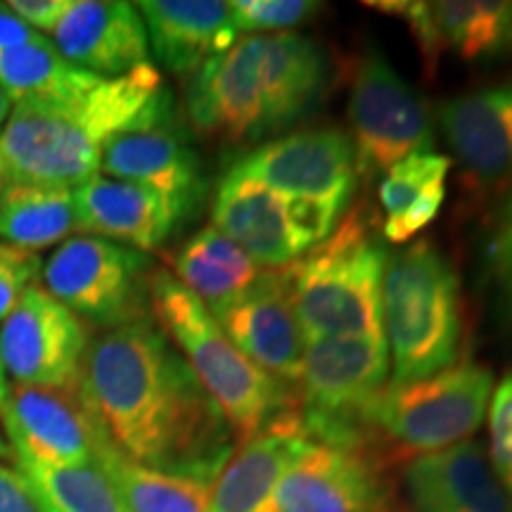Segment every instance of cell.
Segmentation results:
<instances>
[{"instance_id":"cell-11","label":"cell","mask_w":512,"mask_h":512,"mask_svg":"<svg viewBox=\"0 0 512 512\" xmlns=\"http://www.w3.org/2000/svg\"><path fill=\"white\" fill-rule=\"evenodd\" d=\"M88 342L83 320L36 283L0 323V363L12 384L79 387Z\"/></svg>"},{"instance_id":"cell-13","label":"cell","mask_w":512,"mask_h":512,"mask_svg":"<svg viewBox=\"0 0 512 512\" xmlns=\"http://www.w3.org/2000/svg\"><path fill=\"white\" fill-rule=\"evenodd\" d=\"M278 512H392V491L370 446L306 441L275 491Z\"/></svg>"},{"instance_id":"cell-2","label":"cell","mask_w":512,"mask_h":512,"mask_svg":"<svg viewBox=\"0 0 512 512\" xmlns=\"http://www.w3.org/2000/svg\"><path fill=\"white\" fill-rule=\"evenodd\" d=\"M169 119L174 95L150 62L74 98L12 105L0 128L5 185L79 188L98 176L112 140Z\"/></svg>"},{"instance_id":"cell-26","label":"cell","mask_w":512,"mask_h":512,"mask_svg":"<svg viewBox=\"0 0 512 512\" xmlns=\"http://www.w3.org/2000/svg\"><path fill=\"white\" fill-rule=\"evenodd\" d=\"M79 230L74 190L60 185H5L0 192V242L41 252Z\"/></svg>"},{"instance_id":"cell-6","label":"cell","mask_w":512,"mask_h":512,"mask_svg":"<svg viewBox=\"0 0 512 512\" xmlns=\"http://www.w3.org/2000/svg\"><path fill=\"white\" fill-rule=\"evenodd\" d=\"M384 335H337L304 339L297 418L309 441L370 446V408L389 377Z\"/></svg>"},{"instance_id":"cell-4","label":"cell","mask_w":512,"mask_h":512,"mask_svg":"<svg viewBox=\"0 0 512 512\" xmlns=\"http://www.w3.org/2000/svg\"><path fill=\"white\" fill-rule=\"evenodd\" d=\"M382 238L366 209L349 211L323 242L285 268L304 339L384 335Z\"/></svg>"},{"instance_id":"cell-40","label":"cell","mask_w":512,"mask_h":512,"mask_svg":"<svg viewBox=\"0 0 512 512\" xmlns=\"http://www.w3.org/2000/svg\"><path fill=\"white\" fill-rule=\"evenodd\" d=\"M8 396H10V382H8V375H5L3 363H0V413H3L5 403H8Z\"/></svg>"},{"instance_id":"cell-42","label":"cell","mask_w":512,"mask_h":512,"mask_svg":"<svg viewBox=\"0 0 512 512\" xmlns=\"http://www.w3.org/2000/svg\"><path fill=\"white\" fill-rule=\"evenodd\" d=\"M10 456H12V448H10L8 441L3 439V434H0V460H5V458H10Z\"/></svg>"},{"instance_id":"cell-12","label":"cell","mask_w":512,"mask_h":512,"mask_svg":"<svg viewBox=\"0 0 512 512\" xmlns=\"http://www.w3.org/2000/svg\"><path fill=\"white\" fill-rule=\"evenodd\" d=\"M12 456L48 465H98L112 444L79 387L10 384L3 413Z\"/></svg>"},{"instance_id":"cell-14","label":"cell","mask_w":512,"mask_h":512,"mask_svg":"<svg viewBox=\"0 0 512 512\" xmlns=\"http://www.w3.org/2000/svg\"><path fill=\"white\" fill-rule=\"evenodd\" d=\"M209 313L254 366L285 384L299 382L304 335L285 271H259L245 290Z\"/></svg>"},{"instance_id":"cell-39","label":"cell","mask_w":512,"mask_h":512,"mask_svg":"<svg viewBox=\"0 0 512 512\" xmlns=\"http://www.w3.org/2000/svg\"><path fill=\"white\" fill-rule=\"evenodd\" d=\"M46 41H50L48 36L38 34V31L31 29L29 24H24L22 19L8 8V3H0V53L22 46H36V43Z\"/></svg>"},{"instance_id":"cell-31","label":"cell","mask_w":512,"mask_h":512,"mask_svg":"<svg viewBox=\"0 0 512 512\" xmlns=\"http://www.w3.org/2000/svg\"><path fill=\"white\" fill-rule=\"evenodd\" d=\"M43 512H128L112 479L98 465H48L15 456Z\"/></svg>"},{"instance_id":"cell-43","label":"cell","mask_w":512,"mask_h":512,"mask_svg":"<svg viewBox=\"0 0 512 512\" xmlns=\"http://www.w3.org/2000/svg\"><path fill=\"white\" fill-rule=\"evenodd\" d=\"M5 188V176H3V162H0V192Z\"/></svg>"},{"instance_id":"cell-32","label":"cell","mask_w":512,"mask_h":512,"mask_svg":"<svg viewBox=\"0 0 512 512\" xmlns=\"http://www.w3.org/2000/svg\"><path fill=\"white\" fill-rule=\"evenodd\" d=\"M233 22L238 31L249 36L261 31H280L290 34L294 27H302L313 15L323 10V3L311 0H235L230 3Z\"/></svg>"},{"instance_id":"cell-9","label":"cell","mask_w":512,"mask_h":512,"mask_svg":"<svg viewBox=\"0 0 512 512\" xmlns=\"http://www.w3.org/2000/svg\"><path fill=\"white\" fill-rule=\"evenodd\" d=\"M358 176L387 174L403 159L432 152L434 126L425 100L380 50L363 53L349 102Z\"/></svg>"},{"instance_id":"cell-7","label":"cell","mask_w":512,"mask_h":512,"mask_svg":"<svg viewBox=\"0 0 512 512\" xmlns=\"http://www.w3.org/2000/svg\"><path fill=\"white\" fill-rule=\"evenodd\" d=\"M491 392L494 373L460 361L437 375L384 387L370 408V427L408 451H441L479 430Z\"/></svg>"},{"instance_id":"cell-17","label":"cell","mask_w":512,"mask_h":512,"mask_svg":"<svg viewBox=\"0 0 512 512\" xmlns=\"http://www.w3.org/2000/svg\"><path fill=\"white\" fill-rule=\"evenodd\" d=\"M53 46L98 79H119L150 62L143 17L124 0H72L53 31Z\"/></svg>"},{"instance_id":"cell-29","label":"cell","mask_w":512,"mask_h":512,"mask_svg":"<svg viewBox=\"0 0 512 512\" xmlns=\"http://www.w3.org/2000/svg\"><path fill=\"white\" fill-rule=\"evenodd\" d=\"M100 81L64 60L53 41L0 53V91L12 105L74 98Z\"/></svg>"},{"instance_id":"cell-35","label":"cell","mask_w":512,"mask_h":512,"mask_svg":"<svg viewBox=\"0 0 512 512\" xmlns=\"http://www.w3.org/2000/svg\"><path fill=\"white\" fill-rule=\"evenodd\" d=\"M43 261L36 252H27L0 242V323L10 316L22 294L36 285Z\"/></svg>"},{"instance_id":"cell-28","label":"cell","mask_w":512,"mask_h":512,"mask_svg":"<svg viewBox=\"0 0 512 512\" xmlns=\"http://www.w3.org/2000/svg\"><path fill=\"white\" fill-rule=\"evenodd\" d=\"M441 48L467 62L512 55V0H446L430 3Z\"/></svg>"},{"instance_id":"cell-30","label":"cell","mask_w":512,"mask_h":512,"mask_svg":"<svg viewBox=\"0 0 512 512\" xmlns=\"http://www.w3.org/2000/svg\"><path fill=\"white\" fill-rule=\"evenodd\" d=\"M98 467L117 486L128 512H207L214 489L202 479L166 475L133 463L114 444L100 453Z\"/></svg>"},{"instance_id":"cell-15","label":"cell","mask_w":512,"mask_h":512,"mask_svg":"<svg viewBox=\"0 0 512 512\" xmlns=\"http://www.w3.org/2000/svg\"><path fill=\"white\" fill-rule=\"evenodd\" d=\"M261 36H245L190 76L185 110L200 136L226 143L264 140Z\"/></svg>"},{"instance_id":"cell-22","label":"cell","mask_w":512,"mask_h":512,"mask_svg":"<svg viewBox=\"0 0 512 512\" xmlns=\"http://www.w3.org/2000/svg\"><path fill=\"white\" fill-rule=\"evenodd\" d=\"M150 53L176 76H192L216 55L238 43L230 3L214 0H143Z\"/></svg>"},{"instance_id":"cell-19","label":"cell","mask_w":512,"mask_h":512,"mask_svg":"<svg viewBox=\"0 0 512 512\" xmlns=\"http://www.w3.org/2000/svg\"><path fill=\"white\" fill-rule=\"evenodd\" d=\"M411 512H512V494L477 441L422 453L403 470Z\"/></svg>"},{"instance_id":"cell-5","label":"cell","mask_w":512,"mask_h":512,"mask_svg":"<svg viewBox=\"0 0 512 512\" xmlns=\"http://www.w3.org/2000/svg\"><path fill=\"white\" fill-rule=\"evenodd\" d=\"M382 323L392 384L422 380L460 363L465 325L458 275L434 242H413L387 264Z\"/></svg>"},{"instance_id":"cell-24","label":"cell","mask_w":512,"mask_h":512,"mask_svg":"<svg viewBox=\"0 0 512 512\" xmlns=\"http://www.w3.org/2000/svg\"><path fill=\"white\" fill-rule=\"evenodd\" d=\"M306 441L297 418L240 444L214 482L207 512H278L275 491Z\"/></svg>"},{"instance_id":"cell-16","label":"cell","mask_w":512,"mask_h":512,"mask_svg":"<svg viewBox=\"0 0 512 512\" xmlns=\"http://www.w3.org/2000/svg\"><path fill=\"white\" fill-rule=\"evenodd\" d=\"M79 233L152 252L195 214L188 204L145 183L95 176L74 188Z\"/></svg>"},{"instance_id":"cell-36","label":"cell","mask_w":512,"mask_h":512,"mask_svg":"<svg viewBox=\"0 0 512 512\" xmlns=\"http://www.w3.org/2000/svg\"><path fill=\"white\" fill-rule=\"evenodd\" d=\"M373 8H380L382 12H387V15H394L399 19H406L408 27H411V34L415 38V43H418L420 48V55L422 60H425V67L427 72H434V67H437V60L441 55V41H439V34H437V27H434V19H432V12H430V3H408V0H396V3H370Z\"/></svg>"},{"instance_id":"cell-18","label":"cell","mask_w":512,"mask_h":512,"mask_svg":"<svg viewBox=\"0 0 512 512\" xmlns=\"http://www.w3.org/2000/svg\"><path fill=\"white\" fill-rule=\"evenodd\" d=\"M211 226L235 242L256 266L271 271H280L309 252L292 226L283 197L233 166L216 185Z\"/></svg>"},{"instance_id":"cell-10","label":"cell","mask_w":512,"mask_h":512,"mask_svg":"<svg viewBox=\"0 0 512 512\" xmlns=\"http://www.w3.org/2000/svg\"><path fill=\"white\" fill-rule=\"evenodd\" d=\"M238 169L285 200L316 202L349 214L358 185L356 150L339 128H306L233 159Z\"/></svg>"},{"instance_id":"cell-23","label":"cell","mask_w":512,"mask_h":512,"mask_svg":"<svg viewBox=\"0 0 512 512\" xmlns=\"http://www.w3.org/2000/svg\"><path fill=\"white\" fill-rule=\"evenodd\" d=\"M259 72L266 138L316 112L328 91V55L311 38L294 31L261 36Z\"/></svg>"},{"instance_id":"cell-33","label":"cell","mask_w":512,"mask_h":512,"mask_svg":"<svg viewBox=\"0 0 512 512\" xmlns=\"http://www.w3.org/2000/svg\"><path fill=\"white\" fill-rule=\"evenodd\" d=\"M486 266L501 294L503 309L512 320V185L505 190L491 221L489 240H486Z\"/></svg>"},{"instance_id":"cell-20","label":"cell","mask_w":512,"mask_h":512,"mask_svg":"<svg viewBox=\"0 0 512 512\" xmlns=\"http://www.w3.org/2000/svg\"><path fill=\"white\" fill-rule=\"evenodd\" d=\"M439 126L467 178L479 190L512 185V86L484 88L448 100Z\"/></svg>"},{"instance_id":"cell-1","label":"cell","mask_w":512,"mask_h":512,"mask_svg":"<svg viewBox=\"0 0 512 512\" xmlns=\"http://www.w3.org/2000/svg\"><path fill=\"white\" fill-rule=\"evenodd\" d=\"M81 392L133 463L214 484L238 437L200 377L147 316L88 342Z\"/></svg>"},{"instance_id":"cell-3","label":"cell","mask_w":512,"mask_h":512,"mask_svg":"<svg viewBox=\"0 0 512 512\" xmlns=\"http://www.w3.org/2000/svg\"><path fill=\"white\" fill-rule=\"evenodd\" d=\"M150 306L159 328L219 403L238 444L297 420V392L254 366L174 273L152 271Z\"/></svg>"},{"instance_id":"cell-37","label":"cell","mask_w":512,"mask_h":512,"mask_svg":"<svg viewBox=\"0 0 512 512\" xmlns=\"http://www.w3.org/2000/svg\"><path fill=\"white\" fill-rule=\"evenodd\" d=\"M0 512H43L34 486L22 470L0 460Z\"/></svg>"},{"instance_id":"cell-41","label":"cell","mask_w":512,"mask_h":512,"mask_svg":"<svg viewBox=\"0 0 512 512\" xmlns=\"http://www.w3.org/2000/svg\"><path fill=\"white\" fill-rule=\"evenodd\" d=\"M12 102L5 98V93L0 91V128H3V124L5 121H8V117H10V110H12Z\"/></svg>"},{"instance_id":"cell-21","label":"cell","mask_w":512,"mask_h":512,"mask_svg":"<svg viewBox=\"0 0 512 512\" xmlns=\"http://www.w3.org/2000/svg\"><path fill=\"white\" fill-rule=\"evenodd\" d=\"M100 171L107 178L152 185L195 211L207 195L202 159L178 117L112 140L102 155Z\"/></svg>"},{"instance_id":"cell-38","label":"cell","mask_w":512,"mask_h":512,"mask_svg":"<svg viewBox=\"0 0 512 512\" xmlns=\"http://www.w3.org/2000/svg\"><path fill=\"white\" fill-rule=\"evenodd\" d=\"M72 0H10L8 8L38 34H53Z\"/></svg>"},{"instance_id":"cell-25","label":"cell","mask_w":512,"mask_h":512,"mask_svg":"<svg viewBox=\"0 0 512 512\" xmlns=\"http://www.w3.org/2000/svg\"><path fill=\"white\" fill-rule=\"evenodd\" d=\"M451 162L434 152H420L387 171L380 183L384 209V238L406 242L437 219L446 195V176Z\"/></svg>"},{"instance_id":"cell-34","label":"cell","mask_w":512,"mask_h":512,"mask_svg":"<svg viewBox=\"0 0 512 512\" xmlns=\"http://www.w3.org/2000/svg\"><path fill=\"white\" fill-rule=\"evenodd\" d=\"M491 467L512 494V370H508L494 389L489 408Z\"/></svg>"},{"instance_id":"cell-27","label":"cell","mask_w":512,"mask_h":512,"mask_svg":"<svg viewBox=\"0 0 512 512\" xmlns=\"http://www.w3.org/2000/svg\"><path fill=\"white\" fill-rule=\"evenodd\" d=\"M174 275L211 311L245 290L259 266L214 226H204L176 252Z\"/></svg>"},{"instance_id":"cell-8","label":"cell","mask_w":512,"mask_h":512,"mask_svg":"<svg viewBox=\"0 0 512 512\" xmlns=\"http://www.w3.org/2000/svg\"><path fill=\"white\" fill-rule=\"evenodd\" d=\"M41 278L57 302L102 330L152 316V261L140 249L74 235L50 254Z\"/></svg>"}]
</instances>
